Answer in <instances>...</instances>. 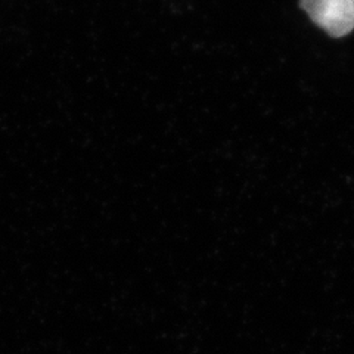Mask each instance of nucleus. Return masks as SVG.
Segmentation results:
<instances>
[{"instance_id": "f257e3e1", "label": "nucleus", "mask_w": 354, "mask_h": 354, "mask_svg": "<svg viewBox=\"0 0 354 354\" xmlns=\"http://www.w3.org/2000/svg\"><path fill=\"white\" fill-rule=\"evenodd\" d=\"M300 6L330 37H344L354 28L351 0H300Z\"/></svg>"}, {"instance_id": "f03ea898", "label": "nucleus", "mask_w": 354, "mask_h": 354, "mask_svg": "<svg viewBox=\"0 0 354 354\" xmlns=\"http://www.w3.org/2000/svg\"><path fill=\"white\" fill-rule=\"evenodd\" d=\"M351 2H353V8H354V0H351Z\"/></svg>"}]
</instances>
